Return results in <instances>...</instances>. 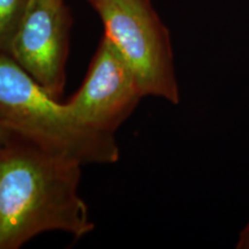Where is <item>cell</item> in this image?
<instances>
[{"label":"cell","mask_w":249,"mask_h":249,"mask_svg":"<svg viewBox=\"0 0 249 249\" xmlns=\"http://www.w3.org/2000/svg\"><path fill=\"white\" fill-rule=\"evenodd\" d=\"M79 161L12 134L0 145V249L64 231L82 238L95 229L79 195Z\"/></svg>","instance_id":"cell-1"},{"label":"cell","mask_w":249,"mask_h":249,"mask_svg":"<svg viewBox=\"0 0 249 249\" xmlns=\"http://www.w3.org/2000/svg\"><path fill=\"white\" fill-rule=\"evenodd\" d=\"M0 124L9 133L80 164L119 160L114 135L83 126L66 103L46 91L8 53L0 52Z\"/></svg>","instance_id":"cell-2"},{"label":"cell","mask_w":249,"mask_h":249,"mask_svg":"<svg viewBox=\"0 0 249 249\" xmlns=\"http://www.w3.org/2000/svg\"><path fill=\"white\" fill-rule=\"evenodd\" d=\"M101 18L104 37L138 80L143 97L180 103L170 31L151 0H88Z\"/></svg>","instance_id":"cell-3"},{"label":"cell","mask_w":249,"mask_h":249,"mask_svg":"<svg viewBox=\"0 0 249 249\" xmlns=\"http://www.w3.org/2000/svg\"><path fill=\"white\" fill-rule=\"evenodd\" d=\"M71 18L65 0H28L8 54L58 98L66 82Z\"/></svg>","instance_id":"cell-4"},{"label":"cell","mask_w":249,"mask_h":249,"mask_svg":"<svg viewBox=\"0 0 249 249\" xmlns=\"http://www.w3.org/2000/svg\"><path fill=\"white\" fill-rule=\"evenodd\" d=\"M141 98L143 95L132 70L103 36L85 81L66 105L83 126L114 135Z\"/></svg>","instance_id":"cell-5"},{"label":"cell","mask_w":249,"mask_h":249,"mask_svg":"<svg viewBox=\"0 0 249 249\" xmlns=\"http://www.w3.org/2000/svg\"><path fill=\"white\" fill-rule=\"evenodd\" d=\"M28 0H0V52L8 53Z\"/></svg>","instance_id":"cell-6"},{"label":"cell","mask_w":249,"mask_h":249,"mask_svg":"<svg viewBox=\"0 0 249 249\" xmlns=\"http://www.w3.org/2000/svg\"><path fill=\"white\" fill-rule=\"evenodd\" d=\"M236 249H249V220L247 224L242 227L239 233L238 241H236Z\"/></svg>","instance_id":"cell-7"},{"label":"cell","mask_w":249,"mask_h":249,"mask_svg":"<svg viewBox=\"0 0 249 249\" xmlns=\"http://www.w3.org/2000/svg\"><path fill=\"white\" fill-rule=\"evenodd\" d=\"M12 134L8 132L7 129H5L4 127L1 126V124H0V145L2 144V143L7 141V140L11 138Z\"/></svg>","instance_id":"cell-8"}]
</instances>
